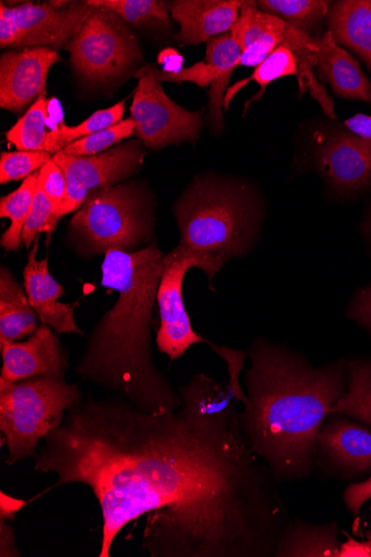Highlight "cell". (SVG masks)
<instances>
[{
    "mask_svg": "<svg viewBox=\"0 0 371 557\" xmlns=\"http://www.w3.org/2000/svg\"><path fill=\"white\" fill-rule=\"evenodd\" d=\"M347 318L366 330L371 337V282L356 292Z\"/></svg>",
    "mask_w": 371,
    "mask_h": 557,
    "instance_id": "d590c367",
    "label": "cell"
},
{
    "mask_svg": "<svg viewBox=\"0 0 371 557\" xmlns=\"http://www.w3.org/2000/svg\"><path fill=\"white\" fill-rule=\"evenodd\" d=\"M39 172L26 178L15 191L0 199V216L11 220V227L4 233L0 245L7 251L20 250L23 231L29 216L37 190Z\"/></svg>",
    "mask_w": 371,
    "mask_h": 557,
    "instance_id": "484cf974",
    "label": "cell"
},
{
    "mask_svg": "<svg viewBox=\"0 0 371 557\" xmlns=\"http://www.w3.org/2000/svg\"><path fill=\"white\" fill-rule=\"evenodd\" d=\"M347 363V388L331 409V416H344L371 426V358Z\"/></svg>",
    "mask_w": 371,
    "mask_h": 557,
    "instance_id": "d4e9b609",
    "label": "cell"
},
{
    "mask_svg": "<svg viewBox=\"0 0 371 557\" xmlns=\"http://www.w3.org/2000/svg\"><path fill=\"white\" fill-rule=\"evenodd\" d=\"M227 385L203 373L177 391L182 407L144 412L123 397L91 396L42 441L34 470L55 486L83 484L100 508L99 557L146 518L150 557H272L292 523L279 481L252 450Z\"/></svg>",
    "mask_w": 371,
    "mask_h": 557,
    "instance_id": "6da1fadb",
    "label": "cell"
},
{
    "mask_svg": "<svg viewBox=\"0 0 371 557\" xmlns=\"http://www.w3.org/2000/svg\"><path fill=\"white\" fill-rule=\"evenodd\" d=\"M338 557H371V530L367 532L364 542L348 536L347 542L341 544Z\"/></svg>",
    "mask_w": 371,
    "mask_h": 557,
    "instance_id": "ab89813d",
    "label": "cell"
},
{
    "mask_svg": "<svg viewBox=\"0 0 371 557\" xmlns=\"http://www.w3.org/2000/svg\"><path fill=\"white\" fill-rule=\"evenodd\" d=\"M23 35L20 28L14 8L5 3L0 4V46L2 48L21 49Z\"/></svg>",
    "mask_w": 371,
    "mask_h": 557,
    "instance_id": "8d00e7d4",
    "label": "cell"
},
{
    "mask_svg": "<svg viewBox=\"0 0 371 557\" xmlns=\"http://www.w3.org/2000/svg\"><path fill=\"white\" fill-rule=\"evenodd\" d=\"M329 32L356 54L371 73V0H341L331 5Z\"/></svg>",
    "mask_w": 371,
    "mask_h": 557,
    "instance_id": "44dd1931",
    "label": "cell"
},
{
    "mask_svg": "<svg viewBox=\"0 0 371 557\" xmlns=\"http://www.w3.org/2000/svg\"><path fill=\"white\" fill-rule=\"evenodd\" d=\"M135 129L136 123L128 119L72 143L61 153L69 157L98 156L129 138Z\"/></svg>",
    "mask_w": 371,
    "mask_h": 557,
    "instance_id": "1f68e13d",
    "label": "cell"
},
{
    "mask_svg": "<svg viewBox=\"0 0 371 557\" xmlns=\"http://www.w3.org/2000/svg\"><path fill=\"white\" fill-rule=\"evenodd\" d=\"M345 125L353 134L371 141V116L357 114L347 120Z\"/></svg>",
    "mask_w": 371,
    "mask_h": 557,
    "instance_id": "b9f144b4",
    "label": "cell"
},
{
    "mask_svg": "<svg viewBox=\"0 0 371 557\" xmlns=\"http://www.w3.org/2000/svg\"><path fill=\"white\" fill-rule=\"evenodd\" d=\"M245 2L242 0H177L170 7L181 26L176 40L197 46L230 33Z\"/></svg>",
    "mask_w": 371,
    "mask_h": 557,
    "instance_id": "ac0fdd59",
    "label": "cell"
},
{
    "mask_svg": "<svg viewBox=\"0 0 371 557\" xmlns=\"http://www.w3.org/2000/svg\"><path fill=\"white\" fill-rule=\"evenodd\" d=\"M154 209L148 189L138 182L92 190L69 223L76 255L90 259L110 249L140 250L152 237Z\"/></svg>",
    "mask_w": 371,
    "mask_h": 557,
    "instance_id": "5b68a950",
    "label": "cell"
},
{
    "mask_svg": "<svg viewBox=\"0 0 371 557\" xmlns=\"http://www.w3.org/2000/svg\"><path fill=\"white\" fill-rule=\"evenodd\" d=\"M330 4L325 0H260L257 8L313 36L312 33L329 17Z\"/></svg>",
    "mask_w": 371,
    "mask_h": 557,
    "instance_id": "4316f807",
    "label": "cell"
},
{
    "mask_svg": "<svg viewBox=\"0 0 371 557\" xmlns=\"http://www.w3.org/2000/svg\"><path fill=\"white\" fill-rule=\"evenodd\" d=\"M339 473L353 476L371 470V431L346 418L324 424L317 438V455Z\"/></svg>",
    "mask_w": 371,
    "mask_h": 557,
    "instance_id": "e0dca14e",
    "label": "cell"
},
{
    "mask_svg": "<svg viewBox=\"0 0 371 557\" xmlns=\"http://www.w3.org/2000/svg\"><path fill=\"white\" fill-rule=\"evenodd\" d=\"M297 75L298 67L294 55L287 47L281 45L267 60L255 69L250 77L236 83L227 90L224 101V110L225 112L230 110L232 99L251 81L259 84L260 90L248 101L246 110L251 103H253V101L259 100L264 96V94H267L268 87L271 83L283 77H297Z\"/></svg>",
    "mask_w": 371,
    "mask_h": 557,
    "instance_id": "83f0119b",
    "label": "cell"
},
{
    "mask_svg": "<svg viewBox=\"0 0 371 557\" xmlns=\"http://www.w3.org/2000/svg\"><path fill=\"white\" fill-rule=\"evenodd\" d=\"M317 75L331 85L335 95L371 103V82L364 75L358 61L334 40L327 30L318 39Z\"/></svg>",
    "mask_w": 371,
    "mask_h": 557,
    "instance_id": "ffe728a7",
    "label": "cell"
},
{
    "mask_svg": "<svg viewBox=\"0 0 371 557\" xmlns=\"http://www.w3.org/2000/svg\"><path fill=\"white\" fill-rule=\"evenodd\" d=\"M242 50L231 33L210 39L206 48V62L197 63L178 73H168L154 69L159 81L184 83L190 82L199 87L210 85L209 122L217 129L224 128L223 111L226 88L231 77L239 66Z\"/></svg>",
    "mask_w": 371,
    "mask_h": 557,
    "instance_id": "4fadbf2b",
    "label": "cell"
},
{
    "mask_svg": "<svg viewBox=\"0 0 371 557\" xmlns=\"http://www.w3.org/2000/svg\"><path fill=\"white\" fill-rule=\"evenodd\" d=\"M165 256L156 244L135 252H106L101 286L120 296L90 331L76 366L83 381L125 398L147 413L182 407L178 391L156 366L151 349L153 311Z\"/></svg>",
    "mask_w": 371,
    "mask_h": 557,
    "instance_id": "3957f363",
    "label": "cell"
},
{
    "mask_svg": "<svg viewBox=\"0 0 371 557\" xmlns=\"http://www.w3.org/2000/svg\"><path fill=\"white\" fill-rule=\"evenodd\" d=\"M124 114L125 101L123 100L110 109L94 113L77 126L69 127L62 124L47 134L45 151L54 157L72 143L121 123Z\"/></svg>",
    "mask_w": 371,
    "mask_h": 557,
    "instance_id": "f546056e",
    "label": "cell"
},
{
    "mask_svg": "<svg viewBox=\"0 0 371 557\" xmlns=\"http://www.w3.org/2000/svg\"><path fill=\"white\" fill-rule=\"evenodd\" d=\"M248 357L240 418L249 445L279 483L306 479L318 435L347 388V363L314 368L263 338L251 344Z\"/></svg>",
    "mask_w": 371,
    "mask_h": 557,
    "instance_id": "7a4b0ae2",
    "label": "cell"
},
{
    "mask_svg": "<svg viewBox=\"0 0 371 557\" xmlns=\"http://www.w3.org/2000/svg\"><path fill=\"white\" fill-rule=\"evenodd\" d=\"M62 62L49 47L11 49L0 58V107L23 113L45 94L48 73Z\"/></svg>",
    "mask_w": 371,
    "mask_h": 557,
    "instance_id": "8fae6325",
    "label": "cell"
},
{
    "mask_svg": "<svg viewBox=\"0 0 371 557\" xmlns=\"http://www.w3.org/2000/svg\"><path fill=\"white\" fill-rule=\"evenodd\" d=\"M0 556L20 557L17 548L16 533L8 523V520L0 518Z\"/></svg>",
    "mask_w": 371,
    "mask_h": 557,
    "instance_id": "f35d334b",
    "label": "cell"
},
{
    "mask_svg": "<svg viewBox=\"0 0 371 557\" xmlns=\"http://www.w3.org/2000/svg\"><path fill=\"white\" fill-rule=\"evenodd\" d=\"M325 181L342 193L371 188V141L355 134L326 139L317 154Z\"/></svg>",
    "mask_w": 371,
    "mask_h": 557,
    "instance_id": "9a60e30c",
    "label": "cell"
},
{
    "mask_svg": "<svg viewBox=\"0 0 371 557\" xmlns=\"http://www.w3.org/2000/svg\"><path fill=\"white\" fill-rule=\"evenodd\" d=\"M65 49L74 71L92 84L122 78L143 61L140 45L125 21L103 8H94Z\"/></svg>",
    "mask_w": 371,
    "mask_h": 557,
    "instance_id": "52a82bcc",
    "label": "cell"
},
{
    "mask_svg": "<svg viewBox=\"0 0 371 557\" xmlns=\"http://www.w3.org/2000/svg\"><path fill=\"white\" fill-rule=\"evenodd\" d=\"M38 185L48 196L55 211V221L67 200V180L62 169L54 162H48L40 171Z\"/></svg>",
    "mask_w": 371,
    "mask_h": 557,
    "instance_id": "e575fe53",
    "label": "cell"
},
{
    "mask_svg": "<svg viewBox=\"0 0 371 557\" xmlns=\"http://www.w3.org/2000/svg\"><path fill=\"white\" fill-rule=\"evenodd\" d=\"M84 397L79 386L65 379L36 376L15 383L0 379V431L8 448L7 463L13 467L34 458L40 442L62 425Z\"/></svg>",
    "mask_w": 371,
    "mask_h": 557,
    "instance_id": "8992f818",
    "label": "cell"
},
{
    "mask_svg": "<svg viewBox=\"0 0 371 557\" xmlns=\"http://www.w3.org/2000/svg\"><path fill=\"white\" fill-rule=\"evenodd\" d=\"M39 321L26 289L3 267L0 270V339L20 342L28 338L39 327Z\"/></svg>",
    "mask_w": 371,
    "mask_h": 557,
    "instance_id": "7402d4cb",
    "label": "cell"
},
{
    "mask_svg": "<svg viewBox=\"0 0 371 557\" xmlns=\"http://www.w3.org/2000/svg\"><path fill=\"white\" fill-rule=\"evenodd\" d=\"M138 139L121 143L103 153L92 157H52L67 180V200L58 214L60 222L77 212L92 190L115 186L135 175L141 168L145 150Z\"/></svg>",
    "mask_w": 371,
    "mask_h": 557,
    "instance_id": "30bf717a",
    "label": "cell"
},
{
    "mask_svg": "<svg viewBox=\"0 0 371 557\" xmlns=\"http://www.w3.org/2000/svg\"><path fill=\"white\" fill-rule=\"evenodd\" d=\"M194 268L207 273L201 258L177 246L165 256V269L158 286L157 307L161 326L157 331L156 344L172 362L183 358L196 344H211L194 331L185 307L184 282Z\"/></svg>",
    "mask_w": 371,
    "mask_h": 557,
    "instance_id": "9c48e42d",
    "label": "cell"
},
{
    "mask_svg": "<svg viewBox=\"0 0 371 557\" xmlns=\"http://www.w3.org/2000/svg\"><path fill=\"white\" fill-rule=\"evenodd\" d=\"M22 30V48L66 47L88 20L94 8L85 3H25L14 8Z\"/></svg>",
    "mask_w": 371,
    "mask_h": 557,
    "instance_id": "5bb4252c",
    "label": "cell"
},
{
    "mask_svg": "<svg viewBox=\"0 0 371 557\" xmlns=\"http://www.w3.org/2000/svg\"><path fill=\"white\" fill-rule=\"evenodd\" d=\"M133 106L135 134L144 146L161 149L184 141L195 143L202 128L203 111L190 112L175 103L165 92L152 66L140 69Z\"/></svg>",
    "mask_w": 371,
    "mask_h": 557,
    "instance_id": "ba28073f",
    "label": "cell"
},
{
    "mask_svg": "<svg viewBox=\"0 0 371 557\" xmlns=\"http://www.w3.org/2000/svg\"><path fill=\"white\" fill-rule=\"evenodd\" d=\"M314 36H311L300 29L287 24L286 35L283 46L287 47L294 55L298 67V87L299 95L302 96L309 91L310 96L318 101L329 117L337 120L335 104L326 88L316 76L318 63V53H320V42Z\"/></svg>",
    "mask_w": 371,
    "mask_h": 557,
    "instance_id": "603a6c76",
    "label": "cell"
},
{
    "mask_svg": "<svg viewBox=\"0 0 371 557\" xmlns=\"http://www.w3.org/2000/svg\"><path fill=\"white\" fill-rule=\"evenodd\" d=\"M180 247L201 258L208 281L232 260L248 255L259 227V207L247 185L215 177H197L174 208Z\"/></svg>",
    "mask_w": 371,
    "mask_h": 557,
    "instance_id": "277c9868",
    "label": "cell"
},
{
    "mask_svg": "<svg viewBox=\"0 0 371 557\" xmlns=\"http://www.w3.org/2000/svg\"><path fill=\"white\" fill-rule=\"evenodd\" d=\"M52 156L45 150L15 151V153H2L0 156V183L8 184L14 181L26 180L39 172Z\"/></svg>",
    "mask_w": 371,
    "mask_h": 557,
    "instance_id": "d6a6232c",
    "label": "cell"
},
{
    "mask_svg": "<svg viewBox=\"0 0 371 557\" xmlns=\"http://www.w3.org/2000/svg\"><path fill=\"white\" fill-rule=\"evenodd\" d=\"M364 234L370 238L371 240V214L367 219L364 223Z\"/></svg>",
    "mask_w": 371,
    "mask_h": 557,
    "instance_id": "ee69618b",
    "label": "cell"
},
{
    "mask_svg": "<svg viewBox=\"0 0 371 557\" xmlns=\"http://www.w3.org/2000/svg\"><path fill=\"white\" fill-rule=\"evenodd\" d=\"M158 64L163 65V71L168 73H178L183 71L184 59L174 48L164 49L157 59Z\"/></svg>",
    "mask_w": 371,
    "mask_h": 557,
    "instance_id": "60d3db41",
    "label": "cell"
},
{
    "mask_svg": "<svg viewBox=\"0 0 371 557\" xmlns=\"http://www.w3.org/2000/svg\"><path fill=\"white\" fill-rule=\"evenodd\" d=\"M37 250L38 242L36 240L24 269V285L30 307L37 313L40 323L50 326L59 334L85 336L75 321L76 307L59 301L65 293L64 287L50 274L47 259L37 261Z\"/></svg>",
    "mask_w": 371,
    "mask_h": 557,
    "instance_id": "2e32d148",
    "label": "cell"
},
{
    "mask_svg": "<svg viewBox=\"0 0 371 557\" xmlns=\"http://www.w3.org/2000/svg\"><path fill=\"white\" fill-rule=\"evenodd\" d=\"M341 544L337 527L311 525L292 521L281 539L276 556L280 557H338Z\"/></svg>",
    "mask_w": 371,
    "mask_h": 557,
    "instance_id": "cb8c5ba5",
    "label": "cell"
},
{
    "mask_svg": "<svg viewBox=\"0 0 371 557\" xmlns=\"http://www.w3.org/2000/svg\"><path fill=\"white\" fill-rule=\"evenodd\" d=\"M3 369L0 379L21 382L36 376L65 379L69 352L59 333L46 324L24 342L0 339Z\"/></svg>",
    "mask_w": 371,
    "mask_h": 557,
    "instance_id": "7c38bea8",
    "label": "cell"
},
{
    "mask_svg": "<svg viewBox=\"0 0 371 557\" xmlns=\"http://www.w3.org/2000/svg\"><path fill=\"white\" fill-rule=\"evenodd\" d=\"M58 224L54 207H52L42 188L37 185L33 207L22 235L25 247L30 248L33 242L40 233H46L50 237L57 230Z\"/></svg>",
    "mask_w": 371,
    "mask_h": 557,
    "instance_id": "836d02e7",
    "label": "cell"
},
{
    "mask_svg": "<svg viewBox=\"0 0 371 557\" xmlns=\"http://www.w3.org/2000/svg\"><path fill=\"white\" fill-rule=\"evenodd\" d=\"M287 24L257 8V2H245L231 35L242 50L239 66L257 67L284 41Z\"/></svg>",
    "mask_w": 371,
    "mask_h": 557,
    "instance_id": "d6986e66",
    "label": "cell"
},
{
    "mask_svg": "<svg viewBox=\"0 0 371 557\" xmlns=\"http://www.w3.org/2000/svg\"><path fill=\"white\" fill-rule=\"evenodd\" d=\"M24 505V500L11 497L2 492V508H0V518L7 519L8 521L14 519Z\"/></svg>",
    "mask_w": 371,
    "mask_h": 557,
    "instance_id": "7bdbcfd3",
    "label": "cell"
},
{
    "mask_svg": "<svg viewBox=\"0 0 371 557\" xmlns=\"http://www.w3.org/2000/svg\"><path fill=\"white\" fill-rule=\"evenodd\" d=\"M86 3L109 10L135 27L168 28L171 25L169 5L161 0H88Z\"/></svg>",
    "mask_w": 371,
    "mask_h": 557,
    "instance_id": "f1b7e54d",
    "label": "cell"
},
{
    "mask_svg": "<svg viewBox=\"0 0 371 557\" xmlns=\"http://www.w3.org/2000/svg\"><path fill=\"white\" fill-rule=\"evenodd\" d=\"M48 101L42 94L24 116L7 133L10 143L21 151L45 150Z\"/></svg>",
    "mask_w": 371,
    "mask_h": 557,
    "instance_id": "4dcf8cb0",
    "label": "cell"
},
{
    "mask_svg": "<svg viewBox=\"0 0 371 557\" xmlns=\"http://www.w3.org/2000/svg\"><path fill=\"white\" fill-rule=\"evenodd\" d=\"M371 498V476L357 484H353L344 492L346 508L354 516H358L362 506Z\"/></svg>",
    "mask_w": 371,
    "mask_h": 557,
    "instance_id": "74e56055",
    "label": "cell"
}]
</instances>
